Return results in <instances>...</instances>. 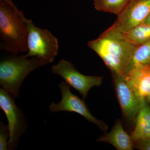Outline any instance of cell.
Returning a JSON list of instances; mask_svg holds the SVG:
<instances>
[{
	"label": "cell",
	"mask_w": 150,
	"mask_h": 150,
	"mask_svg": "<svg viewBox=\"0 0 150 150\" xmlns=\"http://www.w3.org/2000/svg\"><path fill=\"white\" fill-rule=\"evenodd\" d=\"M88 46L101 58L111 72L125 75L134 49L123 33L111 25Z\"/></svg>",
	"instance_id": "obj_1"
},
{
	"label": "cell",
	"mask_w": 150,
	"mask_h": 150,
	"mask_svg": "<svg viewBox=\"0 0 150 150\" xmlns=\"http://www.w3.org/2000/svg\"><path fill=\"white\" fill-rule=\"evenodd\" d=\"M23 15L11 0H0L1 49L11 55L28 51V28Z\"/></svg>",
	"instance_id": "obj_2"
},
{
	"label": "cell",
	"mask_w": 150,
	"mask_h": 150,
	"mask_svg": "<svg viewBox=\"0 0 150 150\" xmlns=\"http://www.w3.org/2000/svg\"><path fill=\"white\" fill-rule=\"evenodd\" d=\"M45 66L36 57H25L12 55L3 58L0 62V85L1 88L18 98L22 84L30 73Z\"/></svg>",
	"instance_id": "obj_3"
},
{
	"label": "cell",
	"mask_w": 150,
	"mask_h": 150,
	"mask_svg": "<svg viewBox=\"0 0 150 150\" xmlns=\"http://www.w3.org/2000/svg\"><path fill=\"white\" fill-rule=\"evenodd\" d=\"M23 19L28 28L27 45L28 51L24 55L27 58L36 57L40 59L44 65L54 62L59 50L58 40L56 37L45 29L35 26L32 21Z\"/></svg>",
	"instance_id": "obj_4"
},
{
	"label": "cell",
	"mask_w": 150,
	"mask_h": 150,
	"mask_svg": "<svg viewBox=\"0 0 150 150\" xmlns=\"http://www.w3.org/2000/svg\"><path fill=\"white\" fill-rule=\"evenodd\" d=\"M15 98L3 89H0V109L7 119L10 137L8 150H15L19 141L27 130L28 125L23 110L15 102Z\"/></svg>",
	"instance_id": "obj_5"
},
{
	"label": "cell",
	"mask_w": 150,
	"mask_h": 150,
	"mask_svg": "<svg viewBox=\"0 0 150 150\" xmlns=\"http://www.w3.org/2000/svg\"><path fill=\"white\" fill-rule=\"evenodd\" d=\"M51 72L59 75L70 87L77 91L83 99L87 96L90 90L102 84V76H88L81 74L69 61L61 59L51 67Z\"/></svg>",
	"instance_id": "obj_6"
},
{
	"label": "cell",
	"mask_w": 150,
	"mask_h": 150,
	"mask_svg": "<svg viewBox=\"0 0 150 150\" xmlns=\"http://www.w3.org/2000/svg\"><path fill=\"white\" fill-rule=\"evenodd\" d=\"M59 87L62 93V100L59 103H51L49 105V110L51 112H76L83 116L89 122L96 125L102 131L104 132L107 131V125L93 116L83 100L71 92L70 86L65 81H62L59 83Z\"/></svg>",
	"instance_id": "obj_7"
},
{
	"label": "cell",
	"mask_w": 150,
	"mask_h": 150,
	"mask_svg": "<svg viewBox=\"0 0 150 150\" xmlns=\"http://www.w3.org/2000/svg\"><path fill=\"white\" fill-rule=\"evenodd\" d=\"M112 74L122 113L128 121H135L140 110L148 102L138 97L126 82L125 75L114 73Z\"/></svg>",
	"instance_id": "obj_8"
},
{
	"label": "cell",
	"mask_w": 150,
	"mask_h": 150,
	"mask_svg": "<svg viewBox=\"0 0 150 150\" xmlns=\"http://www.w3.org/2000/svg\"><path fill=\"white\" fill-rule=\"evenodd\" d=\"M150 13V0H129L112 26L122 33L143 23Z\"/></svg>",
	"instance_id": "obj_9"
},
{
	"label": "cell",
	"mask_w": 150,
	"mask_h": 150,
	"mask_svg": "<svg viewBox=\"0 0 150 150\" xmlns=\"http://www.w3.org/2000/svg\"><path fill=\"white\" fill-rule=\"evenodd\" d=\"M125 76L128 85L138 97L146 100L150 93V65L133 68Z\"/></svg>",
	"instance_id": "obj_10"
},
{
	"label": "cell",
	"mask_w": 150,
	"mask_h": 150,
	"mask_svg": "<svg viewBox=\"0 0 150 150\" xmlns=\"http://www.w3.org/2000/svg\"><path fill=\"white\" fill-rule=\"evenodd\" d=\"M97 141L108 143L118 150H132L134 148L131 136L123 129L119 119L110 131L99 137Z\"/></svg>",
	"instance_id": "obj_11"
},
{
	"label": "cell",
	"mask_w": 150,
	"mask_h": 150,
	"mask_svg": "<svg viewBox=\"0 0 150 150\" xmlns=\"http://www.w3.org/2000/svg\"><path fill=\"white\" fill-rule=\"evenodd\" d=\"M135 121V128L131 135L134 142L144 139L150 131V105L149 104L140 110Z\"/></svg>",
	"instance_id": "obj_12"
},
{
	"label": "cell",
	"mask_w": 150,
	"mask_h": 150,
	"mask_svg": "<svg viewBox=\"0 0 150 150\" xmlns=\"http://www.w3.org/2000/svg\"><path fill=\"white\" fill-rule=\"evenodd\" d=\"M123 34L130 43L139 46L150 40V24L143 23Z\"/></svg>",
	"instance_id": "obj_13"
},
{
	"label": "cell",
	"mask_w": 150,
	"mask_h": 150,
	"mask_svg": "<svg viewBox=\"0 0 150 150\" xmlns=\"http://www.w3.org/2000/svg\"><path fill=\"white\" fill-rule=\"evenodd\" d=\"M146 65H150V40L135 48L126 74L133 68Z\"/></svg>",
	"instance_id": "obj_14"
},
{
	"label": "cell",
	"mask_w": 150,
	"mask_h": 150,
	"mask_svg": "<svg viewBox=\"0 0 150 150\" xmlns=\"http://www.w3.org/2000/svg\"><path fill=\"white\" fill-rule=\"evenodd\" d=\"M129 0H93L96 9L99 11L118 16L123 10Z\"/></svg>",
	"instance_id": "obj_15"
},
{
	"label": "cell",
	"mask_w": 150,
	"mask_h": 150,
	"mask_svg": "<svg viewBox=\"0 0 150 150\" xmlns=\"http://www.w3.org/2000/svg\"><path fill=\"white\" fill-rule=\"evenodd\" d=\"M10 131L8 126L0 122V150H8V139H9Z\"/></svg>",
	"instance_id": "obj_16"
},
{
	"label": "cell",
	"mask_w": 150,
	"mask_h": 150,
	"mask_svg": "<svg viewBox=\"0 0 150 150\" xmlns=\"http://www.w3.org/2000/svg\"><path fill=\"white\" fill-rule=\"evenodd\" d=\"M134 147L140 150H150V138L140 139L135 141Z\"/></svg>",
	"instance_id": "obj_17"
},
{
	"label": "cell",
	"mask_w": 150,
	"mask_h": 150,
	"mask_svg": "<svg viewBox=\"0 0 150 150\" xmlns=\"http://www.w3.org/2000/svg\"><path fill=\"white\" fill-rule=\"evenodd\" d=\"M144 23H146V24H150V13L146 19L145 20V21Z\"/></svg>",
	"instance_id": "obj_18"
},
{
	"label": "cell",
	"mask_w": 150,
	"mask_h": 150,
	"mask_svg": "<svg viewBox=\"0 0 150 150\" xmlns=\"http://www.w3.org/2000/svg\"><path fill=\"white\" fill-rule=\"evenodd\" d=\"M146 99L148 103H149L150 104V93L146 97Z\"/></svg>",
	"instance_id": "obj_19"
},
{
	"label": "cell",
	"mask_w": 150,
	"mask_h": 150,
	"mask_svg": "<svg viewBox=\"0 0 150 150\" xmlns=\"http://www.w3.org/2000/svg\"><path fill=\"white\" fill-rule=\"evenodd\" d=\"M145 138H150V131L144 139H145Z\"/></svg>",
	"instance_id": "obj_20"
}]
</instances>
